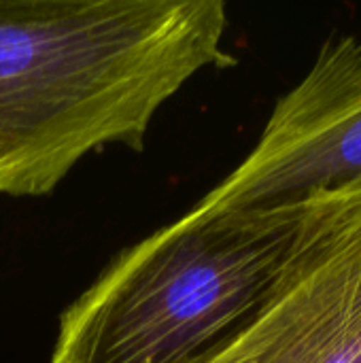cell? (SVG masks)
I'll list each match as a JSON object with an SVG mask.
<instances>
[{
	"label": "cell",
	"mask_w": 361,
	"mask_h": 363,
	"mask_svg": "<svg viewBox=\"0 0 361 363\" xmlns=\"http://www.w3.org/2000/svg\"><path fill=\"white\" fill-rule=\"evenodd\" d=\"M223 0H0V196L51 194L94 151H140L160 108L228 68Z\"/></svg>",
	"instance_id": "6da1fadb"
},
{
	"label": "cell",
	"mask_w": 361,
	"mask_h": 363,
	"mask_svg": "<svg viewBox=\"0 0 361 363\" xmlns=\"http://www.w3.org/2000/svg\"><path fill=\"white\" fill-rule=\"evenodd\" d=\"M302 215L304 200L223 215L194 206L66 308L51 363H204L272 291Z\"/></svg>",
	"instance_id": "7a4b0ae2"
},
{
	"label": "cell",
	"mask_w": 361,
	"mask_h": 363,
	"mask_svg": "<svg viewBox=\"0 0 361 363\" xmlns=\"http://www.w3.org/2000/svg\"><path fill=\"white\" fill-rule=\"evenodd\" d=\"M204 363H361V177L304 200L272 291Z\"/></svg>",
	"instance_id": "3957f363"
},
{
	"label": "cell",
	"mask_w": 361,
	"mask_h": 363,
	"mask_svg": "<svg viewBox=\"0 0 361 363\" xmlns=\"http://www.w3.org/2000/svg\"><path fill=\"white\" fill-rule=\"evenodd\" d=\"M361 177V36H330L270 113L249 155L196 208L211 215L298 204Z\"/></svg>",
	"instance_id": "277c9868"
}]
</instances>
